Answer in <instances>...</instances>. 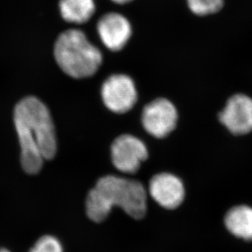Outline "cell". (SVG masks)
<instances>
[{
	"instance_id": "obj_3",
	"label": "cell",
	"mask_w": 252,
	"mask_h": 252,
	"mask_svg": "<svg viewBox=\"0 0 252 252\" xmlns=\"http://www.w3.org/2000/svg\"><path fill=\"white\" fill-rule=\"evenodd\" d=\"M54 56L63 72L75 79L94 75L103 62L101 48L79 27H70L57 36Z\"/></svg>"
},
{
	"instance_id": "obj_11",
	"label": "cell",
	"mask_w": 252,
	"mask_h": 252,
	"mask_svg": "<svg viewBox=\"0 0 252 252\" xmlns=\"http://www.w3.org/2000/svg\"><path fill=\"white\" fill-rule=\"evenodd\" d=\"M226 228L233 235L244 240H252V208L242 205L234 206L224 217Z\"/></svg>"
},
{
	"instance_id": "obj_7",
	"label": "cell",
	"mask_w": 252,
	"mask_h": 252,
	"mask_svg": "<svg viewBox=\"0 0 252 252\" xmlns=\"http://www.w3.org/2000/svg\"><path fill=\"white\" fill-rule=\"evenodd\" d=\"M178 112L172 102L158 98L144 107L142 115L143 128L157 138L170 134L177 125Z\"/></svg>"
},
{
	"instance_id": "obj_1",
	"label": "cell",
	"mask_w": 252,
	"mask_h": 252,
	"mask_svg": "<svg viewBox=\"0 0 252 252\" xmlns=\"http://www.w3.org/2000/svg\"><path fill=\"white\" fill-rule=\"evenodd\" d=\"M14 124L22 168L29 175H36L44 160H52L56 156L58 144L51 114L44 102L30 96L16 105Z\"/></svg>"
},
{
	"instance_id": "obj_10",
	"label": "cell",
	"mask_w": 252,
	"mask_h": 252,
	"mask_svg": "<svg viewBox=\"0 0 252 252\" xmlns=\"http://www.w3.org/2000/svg\"><path fill=\"white\" fill-rule=\"evenodd\" d=\"M62 19L72 27L87 24L96 13L95 0H59Z\"/></svg>"
},
{
	"instance_id": "obj_15",
	"label": "cell",
	"mask_w": 252,
	"mask_h": 252,
	"mask_svg": "<svg viewBox=\"0 0 252 252\" xmlns=\"http://www.w3.org/2000/svg\"><path fill=\"white\" fill-rule=\"evenodd\" d=\"M0 252H10L9 251L6 250V249H0Z\"/></svg>"
},
{
	"instance_id": "obj_6",
	"label": "cell",
	"mask_w": 252,
	"mask_h": 252,
	"mask_svg": "<svg viewBox=\"0 0 252 252\" xmlns=\"http://www.w3.org/2000/svg\"><path fill=\"white\" fill-rule=\"evenodd\" d=\"M111 153L115 167L126 174H135L141 163L148 157V148L143 141L130 134H123L116 138Z\"/></svg>"
},
{
	"instance_id": "obj_9",
	"label": "cell",
	"mask_w": 252,
	"mask_h": 252,
	"mask_svg": "<svg viewBox=\"0 0 252 252\" xmlns=\"http://www.w3.org/2000/svg\"><path fill=\"white\" fill-rule=\"evenodd\" d=\"M149 193L157 203L168 210H174L183 203L185 189L180 179L170 173H160L152 178Z\"/></svg>"
},
{
	"instance_id": "obj_8",
	"label": "cell",
	"mask_w": 252,
	"mask_h": 252,
	"mask_svg": "<svg viewBox=\"0 0 252 252\" xmlns=\"http://www.w3.org/2000/svg\"><path fill=\"white\" fill-rule=\"evenodd\" d=\"M221 123L236 135L252 131V98L245 94L233 95L219 115Z\"/></svg>"
},
{
	"instance_id": "obj_2",
	"label": "cell",
	"mask_w": 252,
	"mask_h": 252,
	"mask_svg": "<svg viewBox=\"0 0 252 252\" xmlns=\"http://www.w3.org/2000/svg\"><path fill=\"white\" fill-rule=\"evenodd\" d=\"M115 206L122 208L132 218L143 219L147 212V192L143 185L114 175L100 178L88 194V217L100 223L107 218Z\"/></svg>"
},
{
	"instance_id": "obj_4",
	"label": "cell",
	"mask_w": 252,
	"mask_h": 252,
	"mask_svg": "<svg viewBox=\"0 0 252 252\" xmlns=\"http://www.w3.org/2000/svg\"><path fill=\"white\" fill-rule=\"evenodd\" d=\"M100 44L112 53L124 50L133 35V27L128 18L120 12L101 15L95 23Z\"/></svg>"
},
{
	"instance_id": "obj_13",
	"label": "cell",
	"mask_w": 252,
	"mask_h": 252,
	"mask_svg": "<svg viewBox=\"0 0 252 252\" xmlns=\"http://www.w3.org/2000/svg\"><path fill=\"white\" fill-rule=\"evenodd\" d=\"M29 252H63V248L59 239L47 235L39 238Z\"/></svg>"
},
{
	"instance_id": "obj_5",
	"label": "cell",
	"mask_w": 252,
	"mask_h": 252,
	"mask_svg": "<svg viewBox=\"0 0 252 252\" xmlns=\"http://www.w3.org/2000/svg\"><path fill=\"white\" fill-rule=\"evenodd\" d=\"M102 101L112 112L123 114L130 111L138 99L135 85L129 76L122 74L111 75L102 86Z\"/></svg>"
},
{
	"instance_id": "obj_12",
	"label": "cell",
	"mask_w": 252,
	"mask_h": 252,
	"mask_svg": "<svg viewBox=\"0 0 252 252\" xmlns=\"http://www.w3.org/2000/svg\"><path fill=\"white\" fill-rule=\"evenodd\" d=\"M223 0H186L189 11L196 17H206L220 12Z\"/></svg>"
},
{
	"instance_id": "obj_14",
	"label": "cell",
	"mask_w": 252,
	"mask_h": 252,
	"mask_svg": "<svg viewBox=\"0 0 252 252\" xmlns=\"http://www.w3.org/2000/svg\"><path fill=\"white\" fill-rule=\"evenodd\" d=\"M115 4L119 5V6H123V5L128 4L130 2H133V0H111Z\"/></svg>"
}]
</instances>
